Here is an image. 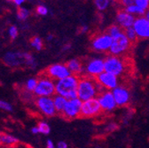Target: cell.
Instances as JSON below:
<instances>
[{"mask_svg": "<svg viewBox=\"0 0 149 148\" xmlns=\"http://www.w3.org/2000/svg\"><path fill=\"white\" fill-rule=\"evenodd\" d=\"M3 62L6 66L12 68L26 67L34 69L36 67V59L31 53L20 51H9L6 52L3 56Z\"/></svg>", "mask_w": 149, "mask_h": 148, "instance_id": "1", "label": "cell"}, {"mask_svg": "<svg viewBox=\"0 0 149 148\" xmlns=\"http://www.w3.org/2000/svg\"><path fill=\"white\" fill-rule=\"evenodd\" d=\"M105 90L96 81L87 76H83L79 78L77 86V98L81 101H86L91 99H96L100 93Z\"/></svg>", "mask_w": 149, "mask_h": 148, "instance_id": "2", "label": "cell"}, {"mask_svg": "<svg viewBox=\"0 0 149 148\" xmlns=\"http://www.w3.org/2000/svg\"><path fill=\"white\" fill-rule=\"evenodd\" d=\"M79 77L70 75L68 77L55 82L56 94L61 95L68 99L77 98V86Z\"/></svg>", "mask_w": 149, "mask_h": 148, "instance_id": "3", "label": "cell"}, {"mask_svg": "<svg viewBox=\"0 0 149 148\" xmlns=\"http://www.w3.org/2000/svg\"><path fill=\"white\" fill-rule=\"evenodd\" d=\"M104 67L105 72L119 77L126 72L128 64L122 57L109 55L104 60Z\"/></svg>", "mask_w": 149, "mask_h": 148, "instance_id": "4", "label": "cell"}, {"mask_svg": "<svg viewBox=\"0 0 149 148\" xmlns=\"http://www.w3.org/2000/svg\"><path fill=\"white\" fill-rule=\"evenodd\" d=\"M56 94L55 81L48 77L44 73L37 78V85L34 91V95L37 97H53Z\"/></svg>", "mask_w": 149, "mask_h": 148, "instance_id": "5", "label": "cell"}, {"mask_svg": "<svg viewBox=\"0 0 149 148\" xmlns=\"http://www.w3.org/2000/svg\"><path fill=\"white\" fill-rule=\"evenodd\" d=\"M112 39H113V41H112V44L109 50L110 55L121 57L126 52H128L130 49L132 48V44L126 38L123 31L120 35H118L117 36Z\"/></svg>", "mask_w": 149, "mask_h": 148, "instance_id": "6", "label": "cell"}, {"mask_svg": "<svg viewBox=\"0 0 149 148\" xmlns=\"http://www.w3.org/2000/svg\"><path fill=\"white\" fill-rule=\"evenodd\" d=\"M34 104L36 110L43 116L52 117L57 114L52 97H37L35 99Z\"/></svg>", "mask_w": 149, "mask_h": 148, "instance_id": "7", "label": "cell"}, {"mask_svg": "<svg viewBox=\"0 0 149 148\" xmlns=\"http://www.w3.org/2000/svg\"><path fill=\"white\" fill-rule=\"evenodd\" d=\"M102 112L100 102L98 99H91L86 101L82 102L81 114L80 117L82 118H94L99 116Z\"/></svg>", "mask_w": 149, "mask_h": 148, "instance_id": "8", "label": "cell"}, {"mask_svg": "<svg viewBox=\"0 0 149 148\" xmlns=\"http://www.w3.org/2000/svg\"><path fill=\"white\" fill-rule=\"evenodd\" d=\"M112 41L113 39L107 32L101 33L93 36L91 42V46L93 51L98 52H105L110 50Z\"/></svg>", "mask_w": 149, "mask_h": 148, "instance_id": "9", "label": "cell"}, {"mask_svg": "<svg viewBox=\"0 0 149 148\" xmlns=\"http://www.w3.org/2000/svg\"><path fill=\"white\" fill-rule=\"evenodd\" d=\"M45 74L55 82L68 77L71 75L67 65L63 63H54L50 65L45 69Z\"/></svg>", "mask_w": 149, "mask_h": 148, "instance_id": "10", "label": "cell"}, {"mask_svg": "<svg viewBox=\"0 0 149 148\" xmlns=\"http://www.w3.org/2000/svg\"><path fill=\"white\" fill-rule=\"evenodd\" d=\"M82 102L83 101H81L78 98L68 99L64 110L62 111L61 115L67 120H74L80 117Z\"/></svg>", "mask_w": 149, "mask_h": 148, "instance_id": "11", "label": "cell"}, {"mask_svg": "<svg viewBox=\"0 0 149 148\" xmlns=\"http://www.w3.org/2000/svg\"><path fill=\"white\" fill-rule=\"evenodd\" d=\"M104 71V60L100 58L91 59L84 66V73L86 74V76L92 78H96Z\"/></svg>", "mask_w": 149, "mask_h": 148, "instance_id": "12", "label": "cell"}, {"mask_svg": "<svg viewBox=\"0 0 149 148\" xmlns=\"http://www.w3.org/2000/svg\"><path fill=\"white\" fill-rule=\"evenodd\" d=\"M97 99L100 102L102 111L106 113H110L117 107L116 102L111 90H103L101 93L99 94Z\"/></svg>", "mask_w": 149, "mask_h": 148, "instance_id": "13", "label": "cell"}, {"mask_svg": "<svg viewBox=\"0 0 149 148\" xmlns=\"http://www.w3.org/2000/svg\"><path fill=\"white\" fill-rule=\"evenodd\" d=\"M112 93H113L117 106H126L130 104L132 96H130V90L126 86L118 85L112 90Z\"/></svg>", "mask_w": 149, "mask_h": 148, "instance_id": "14", "label": "cell"}, {"mask_svg": "<svg viewBox=\"0 0 149 148\" xmlns=\"http://www.w3.org/2000/svg\"><path fill=\"white\" fill-rule=\"evenodd\" d=\"M97 83L106 90H113L119 85V79L117 76L109 73L103 72L96 77Z\"/></svg>", "mask_w": 149, "mask_h": 148, "instance_id": "15", "label": "cell"}, {"mask_svg": "<svg viewBox=\"0 0 149 148\" xmlns=\"http://www.w3.org/2000/svg\"><path fill=\"white\" fill-rule=\"evenodd\" d=\"M132 27L139 39L149 38V22L146 21L144 16L137 17Z\"/></svg>", "mask_w": 149, "mask_h": 148, "instance_id": "16", "label": "cell"}, {"mask_svg": "<svg viewBox=\"0 0 149 148\" xmlns=\"http://www.w3.org/2000/svg\"><path fill=\"white\" fill-rule=\"evenodd\" d=\"M135 20L136 18L133 15L128 13L124 9L118 11L116 16V21L117 25L123 30L128 28L132 27Z\"/></svg>", "mask_w": 149, "mask_h": 148, "instance_id": "17", "label": "cell"}, {"mask_svg": "<svg viewBox=\"0 0 149 148\" xmlns=\"http://www.w3.org/2000/svg\"><path fill=\"white\" fill-rule=\"evenodd\" d=\"M67 67L71 75L79 76L84 72V66L83 62L78 59H71L67 62Z\"/></svg>", "mask_w": 149, "mask_h": 148, "instance_id": "18", "label": "cell"}, {"mask_svg": "<svg viewBox=\"0 0 149 148\" xmlns=\"http://www.w3.org/2000/svg\"><path fill=\"white\" fill-rule=\"evenodd\" d=\"M2 141H3V146H6V147L16 146L18 145H20V140H19V138L9 133L2 134Z\"/></svg>", "mask_w": 149, "mask_h": 148, "instance_id": "19", "label": "cell"}, {"mask_svg": "<svg viewBox=\"0 0 149 148\" xmlns=\"http://www.w3.org/2000/svg\"><path fill=\"white\" fill-rule=\"evenodd\" d=\"M53 103H54V106L56 108V111H57V113L59 114H61L62 111L64 110L67 103H68V99L61 95H58V94H55L53 97Z\"/></svg>", "mask_w": 149, "mask_h": 148, "instance_id": "20", "label": "cell"}, {"mask_svg": "<svg viewBox=\"0 0 149 148\" xmlns=\"http://www.w3.org/2000/svg\"><path fill=\"white\" fill-rule=\"evenodd\" d=\"M124 10H125L128 13L133 15L135 18L140 17V16H144V14H145V13H146L145 10H143L142 8L139 7V6H136L135 4H133V5H132V6H127L126 8H124Z\"/></svg>", "mask_w": 149, "mask_h": 148, "instance_id": "21", "label": "cell"}, {"mask_svg": "<svg viewBox=\"0 0 149 148\" xmlns=\"http://www.w3.org/2000/svg\"><path fill=\"white\" fill-rule=\"evenodd\" d=\"M37 85V78L36 77H30L24 83V90L34 93V91Z\"/></svg>", "mask_w": 149, "mask_h": 148, "instance_id": "22", "label": "cell"}, {"mask_svg": "<svg viewBox=\"0 0 149 148\" xmlns=\"http://www.w3.org/2000/svg\"><path fill=\"white\" fill-rule=\"evenodd\" d=\"M114 0H94V6L98 11L103 12L106 11L113 3Z\"/></svg>", "mask_w": 149, "mask_h": 148, "instance_id": "23", "label": "cell"}, {"mask_svg": "<svg viewBox=\"0 0 149 148\" xmlns=\"http://www.w3.org/2000/svg\"><path fill=\"white\" fill-rule=\"evenodd\" d=\"M29 15H30V11L28 8L23 7V6L18 8L16 16H17L19 21H22V22L26 21L28 18L29 17Z\"/></svg>", "mask_w": 149, "mask_h": 148, "instance_id": "24", "label": "cell"}, {"mask_svg": "<svg viewBox=\"0 0 149 148\" xmlns=\"http://www.w3.org/2000/svg\"><path fill=\"white\" fill-rule=\"evenodd\" d=\"M30 45L32 48H34L36 51H40L44 48V42L43 39L39 36H34V38L30 40Z\"/></svg>", "mask_w": 149, "mask_h": 148, "instance_id": "25", "label": "cell"}, {"mask_svg": "<svg viewBox=\"0 0 149 148\" xmlns=\"http://www.w3.org/2000/svg\"><path fill=\"white\" fill-rule=\"evenodd\" d=\"M123 33L126 35V38L130 40V42L132 43V44L135 43L139 39L138 36H137V34H136V32H135V30L133 28V27H130V28H128L124 29Z\"/></svg>", "mask_w": 149, "mask_h": 148, "instance_id": "26", "label": "cell"}, {"mask_svg": "<svg viewBox=\"0 0 149 148\" xmlns=\"http://www.w3.org/2000/svg\"><path fill=\"white\" fill-rule=\"evenodd\" d=\"M36 126H37V128H38L39 134L48 135L51 132V127H50L49 123L46 122H45V121L39 122L38 124H37Z\"/></svg>", "mask_w": 149, "mask_h": 148, "instance_id": "27", "label": "cell"}, {"mask_svg": "<svg viewBox=\"0 0 149 148\" xmlns=\"http://www.w3.org/2000/svg\"><path fill=\"white\" fill-rule=\"evenodd\" d=\"M123 30L117 25V24H115V25H111L108 28H107V33L111 36L112 38H116L118 35H120Z\"/></svg>", "mask_w": 149, "mask_h": 148, "instance_id": "28", "label": "cell"}, {"mask_svg": "<svg viewBox=\"0 0 149 148\" xmlns=\"http://www.w3.org/2000/svg\"><path fill=\"white\" fill-rule=\"evenodd\" d=\"M8 35L12 40H14L19 35V28L15 25H12L8 28Z\"/></svg>", "mask_w": 149, "mask_h": 148, "instance_id": "29", "label": "cell"}, {"mask_svg": "<svg viewBox=\"0 0 149 148\" xmlns=\"http://www.w3.org/2000/svg\"><path fill=\"white\" fill-rule=\"evenodd\" d=\"M0 109L3 111H6V112H12L13 110L11 103H9L8 101H6V100H2V99H0Z\"/></svg>", "mask_w": 149, "mask_h": 148, "instance_id": "30", "label": "cell"}, {"mask_svg": "<svg viewBox=\"0 0 149 148\" xmlns=\"http://www.w3.org/2000/svg\"><path fill=\"white\" fill-rule=\"evenodd\" d=\"M133 115H134V111L132 109H130L129 111L125 113V115H123V119H122V122H123V124L124 125H127L129 123V122L132 119L133 117Z\"/></svg>", "mask_w": 149, "mask_h": 148, "instance_id": "31", "label": "cell"}, {"mask_svg": "<svg viewBox=\"0 0 149 148\" xmlns=\"http://www.w3.org/2000/svg\"><path fill=\"white\" fill-rule=\"evenodd\" d=\"M36 13L39 16H46L49 13L48 8L44 5H38L36 8Z\"/></svg>", "mask_w": 149, "mask_h": 148, "instance_id": "32", "label": "cell"}, {"mask_svg": "<svg viewBox=\"0 0 149 148\" xmlns=\"http://www.w3.org/2000/svg\"><path fill=\"white\" fill-rule=\"evenodd\" d=\"M134 4L145 11L149 9V0H135Z\"/></svg>", "mask_w": 149, "mask_h": 148, "instance_id": "33", "label": "cell"}, {"mask_svg": "<svg viewBox=\"0 0 149 148\" xmlns=\"http://www.w3.org/2000/svg\"><path fill=\"white\" fill-rule=\"evenodd\" d=\"M115 1L121 6L126 8L127 6H132L134 4V1L135 0H115Z\"/></svg>", "mask_w": 149, "mask_h": 148, "instance_id": "34", "label": "cell"}, {"mask_svg": "<svg viewBox=\"0 0 149 148\" xmlns=\"http://www.w3.org/2000/svg\"><path fill=\"white\" fill-rule=\"evenodd\" d=\"M118 124L116 123V122H110L107 125L106 127V131L107 132H113L115 131H116V129H118Z\"/></svg>", "mask_w": 149, "mask_h": 148, "instance_id": "35", "label": "cell"}, {"mask_svg": "<svg viewBox=\"0 0 149 148\" xmlns=\"http://www.w3.org/2000/svg\"><path fill=\"white\" fill-rule=\"evenodd\" d=\"M56 148H68V145L65 141H60L57 144V147Z\"/></svg>", "mask_w": 149, "mask_h": 148, "instance_id": "36", "label": "cell"}, {"mask_svg": "<svg viewBox=\"0 0 149 148\" xmlns=\"http://www.w3.org/2000/svg\"><path fill=\"white\" fill-rule=\"evenodd\" d=\"M46 148H56L53 141L52 139H47L46 141Z\"/></svg>", "mask_w": 149, "mask_h": 148, "instance_id": "37", "label": "cell"}, {"mask_svg": "<svg viewBox=\"0 0 149 148\" xmlns=\"http://www.w3.org/2000/svg\"><path fill=\"white\" fill-rule=\"evenodd\" d=\"M26 2V0H14L13 4L15 6H17L18 7H22V6Z\"/></svg>", "mask_w": 149, "mask_h": 148, "instance_id": "38", "label": "cell"}, {"mask_svg": "<svg viewBox=\"0 0 149 148\" xmlns=\"http://www.w3.org/2000/svg\"><path fill=\"white\" fill-rule=\"evenodd\" d=\"M30 131L33 135H37V134H39V131H38V128H37V126H34L31 128L30 129Z\"/></svg>", "mask_w": 149, "mask_h": 148, "instance_id": "39", "label": "cell"}, {"mask_svg": "<svg viewBox=\"0 0 149 148\" xmlns=\"http://www.w3.org/2000/svg\"><path fill=\"white\" fill-rule=\"evenodd\" d=\"M79 31H80V33L81 34H84V33H85V32H87V30H88V27L87 26H85V25H84V26H82L81 28H79Z\"/></svg>", "mask_w": 149, "mask_h": 148, "instance_id": "40", "label": "cell"}, {"mask_svg": "<svg viewBox=\"0 0 149 148\" xmlns=\"http://www.w3.org/2000/svg\"><path fill=\"white\" fill-rule=\"evenodd\" d=\"M25 146H26V145H22V144H20V145H16V146H11V147H6V146H3L2 148H25Z\"/></svg>", "mask_w": 149, "mask_h": 148, "instance_id": "41", "label": "cell"}, {"mask_svg": "<svg viewBox=\"0 0 149 148\" xmlns=\"http://www.w3.org/2000/svg\"><path fill=\"white\" fill-rule=\"evenodd\" d=\"M144 17L146 18L147 22H149V9L146 11V13H145V14H144Z\"/></svg>", "mask_w": 149, "mask_h": 148, "instance_id": "42", "label": "cell"}, {"mask_svg": "<svg viewBox=\"0 0 149 148\" xmlns=\"http://www.w3.org/2000/svg\"><path fill=\"white\" fill-rule=\"evenodd\" d=\"M3 147V141H2V133H0V148Z\"/></svg>", "mask_w": 149, "mask_h": 148, "instance_id": "43", "label": "cell"}, {"mask_svg": "<svg viewBox=\"0 0 149 148\" xmlns=\"http://www.w3.org/2000/svg\"><path fill=\"white\" fill-rule=\"evenodd\" d=\"M70 47H71V45H70V44H67L66 46H64V47H63V50H64V51H67V50H68V49H69Z\"/></svg>", "mask_w": 149, "mask_h": 148, "instance_id": "44", "label": "cell"}, {"mask_svg": "<svg viewBox=\"0 0 149 148\" xmlns=\"http://www.w3.org/2000/svg\"><path fill=\"white\" fill-rule=\"evenodd\" d=\"M53 39V35H49L48 36H47V40L48 41H51V40H52Z\"/></svg>", "mask_w": 149, "mask_h": 148, "instance_id": "45", "label": "cell"}, {"mask_svg": "<svg viewBox=\"0 0 149 148\" xmlns=\"http://www.w3.org/2000/svg\"><path fill=\"white\" fill-rule=\"evenodd\" d=\"M7 1H8V2H12V3H13L14 0H7Z\"/></svg>", "mask_w": 149, "mask_h": 148, "instance_id": "46", "label": "cell"}, {"mask_svg": "<svg viewBox=\"0 0 149 148\" xmlns=\"http://www.w3.org/2000/svg\"><path fill=\"white\" fill-rule=\"evenodd\" d=\"M95 148H101V147H100V146H96Z\"/></svg>", "mask_w": 149, "mask_h": 148, "instance_id": "47", "label": "cell"}]
</instances>
